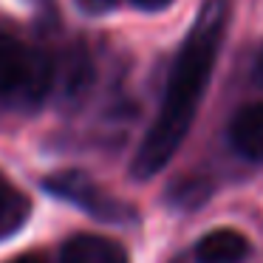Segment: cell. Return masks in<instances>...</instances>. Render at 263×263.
Masks as SVG:
<instances>
[{"label":"cell","mask_w":263,"mask_h":263,"mask_svg":"<svg viewBox=\"0 0 263 263\" xmlns=\"http://www.w3.org/2000/svg\"><path fill=\"white\" fill-rule=\"evenodd\" d=\"M43 187L51 195L80 206V210H85L93 218H102V221H127V218H133L130 206H125L119 198L108 195L91 176H85L80 170L54 173V176H48L43 181Z\"/></svg>","instance_id":"cell-3"},{"label":"cell","mask_w":263,"mask_h":263,"mask_svg":"<svg viewBox=\"0 0 263 263\" xmlns=\"http://www.w3.org/2000/svg\"><path fill=\"white\" fill-rule=\"evenodd\" d=\"M31 215V201L0 173V240L12 238L26 227Z\"/></svg>","instance_id":"cell-7"},{"label":"cell","mask_w":263,"mask_h":263,"mask_svg":"<svg viewBox=\"0 0 263 263\" xmlns=\"http://www.w3.org/2000/svg\"><path fill=\"white\" fill-rule=\"evenodd\" d=\"M9 263H46L40 255H20V257H14V260H9Z\"/></svg>","instance_id":"cell-10"},{"label":"cell","mask_w":263,"mask_h":263,"mask_svg":"<svg viewBox=\"0 0 263 263\" xmlns=\"http://www.w3.org/2000/svg\"><path fill=\"white\" fill-rule=\"evenodd\" d=\"M63 263H127V252L116 240L102 238V235H74L65 240Z\"/></svg>","instance_id":"cell-5"},{"label":"cell","mask_w":263,"mask_h":263,"mask_svg":"<svg viewBox=\"0 0 263 263\" xmlns=\"http://www.w3.org/2000/svg\"><path fill=\"white\" fill-rule=\"evenodd\" d=\"M255 71H257V80L263 82V48H260V54H257V65H255Z\"/></svg>","instance_id":"cell-11"},{"label":"cell","mask_w":263,"mask_h":263,"mask_svg":"<svg viewBox=\"0 0 263 263\" xmlns=\"http://www.w3.org/2000/svg\"><path fill=\"white\" fill-rule=\"evenodd\" d=\"M77 3H80V9H82V12H88V14H102V12L116 9L119 0H77Z\"/></svg>","instance_id":"cell-8"},{"label":"cell","mask_w":263,"mask_h":263,"mask_svg":"<svg viewBox=\"0 0 263 263\" xmlns=\"http://www.w3.org/2000/svg\"><path fill=\"white\" fill-rule=\"evenodd\" d=\"M249 255V240L235 229H215L206 232L195 243L198 263H243Z\"/></svg>","instance_id":"cell-6"},{"label":"cell","mask_w":263,"mask_h":263,"mask_svg":"<svg viewBox=\"0 0 263 263\" xmlns=\"http://www.w3.org/2000/svg\"><path fill=\"white\" fill-rule=\"evenodd\" d=\"M133 6L144 9V12H161L164 6H170L173 0H130Z\"/></svg>","instance_id":"cell-9"},{"label":"cell","mask_w":263,"mask_h":263,"mask_svg":"<svg viewBox=\"0 0 263 263\" xmlns=\"http://www.w3.org/2000/svg\"><path fill=\"white\" fill-rule=\"evenodd\" d=\"M229 142L243 159L263 161V102L246 105L232 116Z\"/></svg>","instance_id":"cell-4"},{"label":"cell","mask_w":263,"mask_h":263,"mask_svg":"<svg viewBox=\"0 0 263 263\" xmlns=\"http://www.w3.org/2000/svg\"><path fill=\"white\" fill-rule=\"evenodd\" d=\"M54 85V63L48 54L0 31V102L37 105Z\"/></svg>","instance_id":"cell-2"},{"label":"cell","mask_w":263,"mask_h":263,"mask_svg":"<svg viewBox=\"0 0 263 263\" xmlns=\"http://www.w3.org/2000/svg\"><path fill=\"white\" fill-rule=\"evenodd\" d=\"M223 29H227V3L212 0L195 23V29L190 31V37L184 40V46L178 48L159 116L144 133L133 156V178L144 181V178H153L159 170H164L167 161L176 156V150L187 139L193 119L198 114L201 97L210 85L212 68L218 63Z\"/></svg>","instance_id":"cell-1"}]
</instances>
